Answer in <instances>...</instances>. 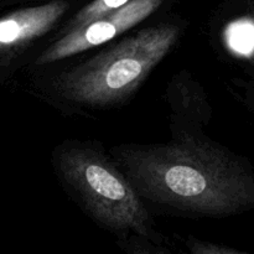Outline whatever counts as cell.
<instances>
[{
    "instance_id": "6da1fadb",
    "label": "cell",
    "mask_w": 254,
    "mask_h": 254,
    "mask_svg": "<svg viewBox=\"0 0 254 254\" xmlns=\"http://www.w3.org/2000/svg\"><path fill=\"white\" fill-rule=\"evenodd\" d=\"M111 156L144 201L176 212L228 217L254 208V170L203 136L179 134L166 144L118 145Z\"/></svg>"
},
{
    "instance_id": "7a4b0ae2",
    "label": "cell",
    "mask_w": 254,
    "mask_h": 254,
    "mask_svg": "<svg viewBox=\"0 0 254 254\" xmlns=\"http://www.w3.org/2000/svg\"><path fill=\"white\" fill-rule=\"evenodd\" d=\"M181 31L180 24L166 21L109 42L89 59L54 74V98L77 109H106L123 103L175 47Z\"/></svg>"
},
{
    "instance_id": "3957f363",
    "label": "cell",
    "mask_w": 254,
    "mask_h": 254,
    "mask_svg": "<svg viewBox=\"0 0 254 254\" xmlns=\"http://www.w3.org/2000/svg\"><path fill=\"white\" fill-rule=\"evenodd\" d=\"M57 178L82 208L102 227L134 233L161 246L145 202L114 159L91 141L68 140L56 148Z\"/></svg>"
},
{
    "instance_id": "277c9868",
    "label": "cell",
    "mask_w": 254,
    "mask_h": 254,
    "mask_svg": "<svg viewBox=\"0 0 254 254\" xmlns=\"http://www.w3.org/2000/svg\"><path fill=\"white\" fill-rule=\"evenodd\" d=\"M165 0H130L111 14L78 29L55 37L35 60V66H47L109 44L158 11Z\"/></svg>"
},
{
    "instance_id": "5b68a950",
    "label": "cell",
    "mask_w": 254,
    "mask_h": 254,
    "mask_svg": "<svg viewBox=\"0 0 254 254\" xmlns=\"http://www.w3.org/2000/svg\"><path fill=\"white\" fill-rule=\"evenodd\" d=\"M69 7L64 0H52L0 17V59L17 55L56 29Z\"/></svg>"
},
{
    "instance_id": "8992f818",
    "label": "cell",
    "mask_w": 254,
    "mask_h": 254,
    "mask_svg": "<svg viewBox=\"0 0 254 254\" xmlns=\"http://www.w3.org/2000/svg\"><path fill=\"white\" fill-rule=\"evenodd\" d=\"M228 50L240 57H252L254 55V17L242 16L236 19L223 31Z\"/></svg>"
},
{
    "instance_id": "52a82bcc",
    "label": "cell",
    "mask_w": 254,
    "mask_h": 254,
    "mask_svg": "<svg viewBox=\"0 0 254 254\" xmlns=\"http://www.w3.org/2000/svg\"><path fill=\"white\" fill-rule=\"evenodd\" d=\"M129 1L130 0H92L89 4L78 10L66 22V25L59 31L57 36L66 34L71 30L78 29V27L84 26L87 24H91L92 21H96L99 17L106 16V15L116 11L117 9H119Z\"/></svg>"
},
{
    "instance_id": "ba28073f",
    "label": "cell",
    "mask_w": 254,
    "mask_h": 254,
    "mask_svg": "<svg viewBox=\"0 0 254 254\" xmlns=\"http://www.w3.org/2000/svg\"><path fill=\"white\" fill-rule=\"evenodd\" d=\"M188 247L191 253L193 254H232L241 253L240 251H236L233 248L225 247L221 245H215L210 242H202L200 240L190 238L188 242Z\"/></svg>"
}]
</instances>
